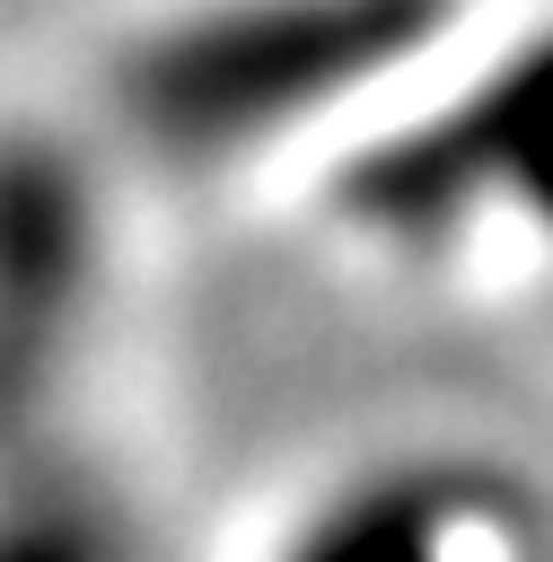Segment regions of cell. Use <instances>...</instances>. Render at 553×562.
<instances>
[{"label":"cell","mask_w":553,"mask_h":562,"mask_svg":"<svg viewBox=\"0 0 553 562\" xmlns=\"http://www.w3.org/2000/svg\"><path fill=\"white\" fill-rule=\"evenodd\" d=\"M0 562H97V536H88V518H70L18 483L0 501Z\"/></svg>","instance_id":"obj_2"},{"label":"cell","mask_w":553,"mask_h":562,"mask_svg":"<svg viewBox=\"0 0 553 562\" xmlns=\"http://www.w3.org/2000/svg\"><path fill=\"white\" fill-rule=\"evenodd\" d=\"M79 290V184L9 140L0 149V422L26 413L35 369L61 342V307Z\"/></svg>","instance_id":"obj_1"}]
</instances>
